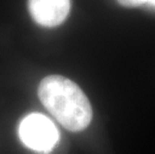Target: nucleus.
<instances>
[{
	"instance_id": "obj_1",
	"label": "nucleus",
	"mask_w": 155,
	"mask_h": 154,
	"mask_svg": "<svg viewBox=\"0 0 155 154\" xmlns=\"http://www.w3.org/2000/svg\"><path fill=\"white\" fill-rule=\"evenodd\" d=\"M41 103L54 118L71 132L90 125L93 112L90 101L78 85L61 75H49L38 86Z\"/></svg>"
},
{
	"instance_id": "obj_2",
	"label": "nucleus",
	"mask_w": 155,
	"mask_h": 154,
	"mask_svg": "<svg viewBox=\"0 0 155 154\" xmlns=\"http://www.w3.org/2000/svg\"><path fill=\"white\" fill-rule=\"evenodd\" d=\"M19 134L28 147L42 151L52 148L58 139V131L54 124L47 117L36 113L23 119Z\"/></svg>"
},
{
	"instance_id": "obj_3",
	"label": "nucleus",
	"mask_w": 155,
	"mask_h": 154,
	"mask_svg": "<svg viewBox=\"0 0 155 154\" xmlns=\"http://www.w3.org/2000/svg\"><path fill=\"white\" fill-rule=\"evenodd\" d=\"M70 6V0H28L31 17L43 27H55L64 22Z\"/></svg>"
},
{
	"instance_id": "obj_4",
	"label": "nucleus",
	"mask_w": 155,
	"mask_h": 154,
	"mask_svg": "<svg viewBox=\"0 0 155 154\" xmlns=\"http://www.w3.org/2000/svg\"><path fill=\"white\" fill-rule=\"evenodd\" d=\"M147 0H118V2L125 7H136L142 4H146Z\"/></svg>"
},
{
	"instance_id": "obj_5",
	"label": "nucleus",
	"mask_w": 155,
	"mask_h": 154,
	"mask_svg": "<svg viewBox=\"0 0 155 154\" xmlns=\"http://www.w3.org/2000/svg\"><path fill=\"white\" fill-rule=\"evenodd\" d=\"M146 4H148L149 6H151V7L155 8V0H147V1H146Z\"/></svg>"
}]
</instances>
